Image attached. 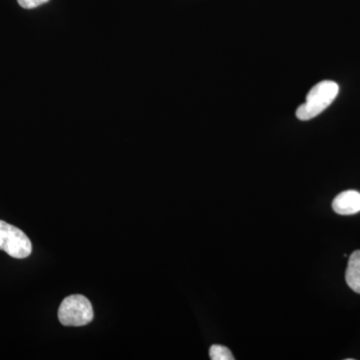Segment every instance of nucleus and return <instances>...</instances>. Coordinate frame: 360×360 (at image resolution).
Here are the masks:
<instances>
[{"label": "nucleus", "mask_w": 360, "mask_h": 360, "mask_svg": "<svg viewBox=\"0 0 360 360\" xmlns=\"http://www.w3.org/2000/svg\"><path fill=\"white\" fill-rule=\"evenodd\" d=\"M340 86L335 82L324 80L312 87L307 94V103L302 104L296 110V116L300 120H309L321 115L338 96Z\"/></svg>", "instance_id": "nucleus-1"}, {"label": "nucleus", "mask_w": 360, "mask_h": 360, "mask_svg": "<svg viewBox=\"0 0 360 360\" xmlns=\"http://www.w3.org/2000/svg\"><path fill=\"white\" fill-rule=\"evenodd\" d=\"M58 319L65 326H86L94 319L91 303L82 295L68 296L59 307Z\"/></svg>", "instance_id": "nucleus-2"}, {"label": "nucleus", "mask_w": 360, "mask_h": 360, "mask_svg": "<svg viewBox=\"0 0 360 360\" xmlns=\"http://www.w3.org/2000/svg\"><path fill=\"white\" fill-rule=\"evenodd\" d=\"M0 250L11 257L23 259L32 255V245L25 232L0 220Z\"/></svg>", "instance_id": "nucleus-3"}, {"label": "nucleus", "mask_w": 360, "mask_h": 360, "mask_svg": "<svg viewBox=\"0 0 360 360\" xmlns=\"http://www.w3.org/2000/svg\"><path fill=\"white\" fill-rule=\"evenodd\" d=\"M333 208L338 214H356L360 212V193L356 191H343L333 200Z\"/></svg>", "instance_id": "nucleus-4"}, {"label": "nucleus", "mask_w": 360, "mask_h": 360, "mask_svg": "<svg viewBox=\"0 0 360 360\" xmlns=\"http://www.w3.org/2000/svg\"><path fill=\"white\" fill-rule=\"evenodd\" d=\"M345 281L354 292L360 295V250L354 251L348 260Z\"/></svg>", "instance_id": "nucleus-5"}, {"label": "nucleus", "mask_w": 360, "mask_h": 360, "mask_svg": "<svg viewBox=\"0 0 360 360\" xmlns=\"http://www.w3.org/2000/svg\"><path fill=\"white\" fill-rule=\"evenodd\" d=\"M210 356L212 360H234L229 348L219 345H214L210 347Z\"/></svg>", "instance_id": "nucleus-6"}, {"label": "nucleus", "mask_w": 360, "mask_h": 360, "mask_svg": "<svg viewBox=\"0 0 360 360\" xmlns=\"http://www.w3.org/2000/svg\"><path fill=\"white\" fill-rule=\"evenodd\" d=\"M49 1V0H18V4L25 9L37 8Z\"/></svg>", "instance_id": "nucleus-7"}]
</instances>
